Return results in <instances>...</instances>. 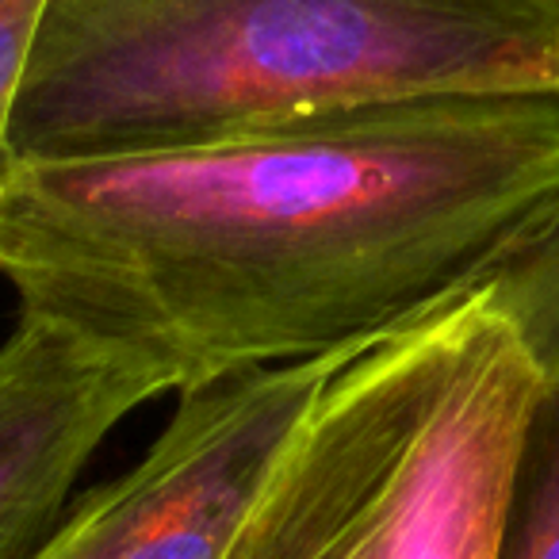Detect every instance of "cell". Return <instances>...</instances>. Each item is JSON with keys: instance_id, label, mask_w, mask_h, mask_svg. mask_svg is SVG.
I'll return each instance as SVG.
<instances>
[{"instance_id": "1", "label": "cell", "mask_w": 559, "mask_h": 559, "mask_svg": "<svg viewBox=\"0 0 559 559\" xmlns=\"http://www.w3.org/2000/svg\"><path fill=\"white\" fill-rule=\"evenodd\" d=\"M559 215V93L433 96L123 157L9 162L24 314L173 395L337 357L490 288Z\"/></svg>"}, {"instance_id": "2", "label": "cell", "mask_w": 559, "mask_h": 559, "mask_svg": "<svg viewBox=\"0 0 559 559\" xmlns=\"http://www.w3.org/2000/svg\"><path fill=\"white\" fill-rule=\"evenodd\" d=\"M513 93H559V0H50L12 162Z\"/></svg>"}, {"instance_id": "3", "label": "cell", "mask_w": 559, "mask_h": 559, "mask_svg": "<svg viewBox=\"0 0 559 559\" xmlns=\"http://www.w3.org/2000/svg\"><path fill=\"white\" fill-rule=\"evenodd\" d=\"M540 388L487 288L349 353L223 559H495Z\"/></svg>"}, {"instance_id": "4", "label": "cell", "mask_w": 559, "mask_h": 559, "mask_svg": "<svg viewBox=\"0 0 559 559\" xmlns=\"http://www.w3.org/2000/svg\"><path fill=\"white\" fill-rule=\"evenodd\" d=\"M349 353L185 391L146 456L81 495L35 559H223L280 452Z\"/></svg>"}, {"instance_id": "5", "label": "cell", "mask_w": 559, "mask_h": 559, "mask_svg": "<svg viewBox=\"0 0 559 559\" xmlns=\"http://www.w3.org/2000/svg\"><path fill=\"white\" fill-rule=\"evenodd\" d=\"M169 395L146 360L20 311L0 342V559H35L108 433Z\"/></svg>"}, {"instance_id": "6", "label": "cell", "mask_w": 559, "mask_h": 559, "mask_svg": "<svg viewBox=\"0 0 559 559\" xmlns=\"http://www.w3.org/2000/svg\"><path fill=\"white\" fill-rule=\"evenodd\" d=\"M495 559H559V380L548 376L521 437Z\"/></svg>"}, {"instance_id": "7", "label": "cell", "mask_w": 559, "mask_h": 559, "mask_svg": "<svg viewBox=\"0 0 559 559\" xmlns=\"http://www.w3.org/2000/svg\"><path fill=\"white\" fill-rule=\"evenodd\" d=\"M487 296L533 353L540 376L559 380V215L490 284Z\"/></svg>"}, {"instance_id": "8", "label": "cell", "mask_w": 559, "mask_h": 559, "mask_svg": "<svg viewBox=\"0 0 559 559\" xmlns=\"http://www.w3.org/2000/svg\"><path fill=\"white\" fill-rule=\"evenodd\" d=\"M50 0H0V173L12 162V119Z\"/></svg>"}]
</instances>
